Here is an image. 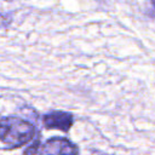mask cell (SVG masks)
Here are the masks:
<instances>
[{
  "instance_id": "obj_1",
  "label": "cell",
  "mask_w": 155,
  "mask_h": 155,
  "mask_svg": "<svg viewBox=\"0 0 155 155\" xmlns=\"http://www.w3.org/2000/svg\"><path fill=\"white\" fill-rule=\"evenodd\" d=\"M35 136V127L19 117L7 116L0 120V140L8 149L18 148L31 140Z\"/></svg>"
},
{
  "instance_id": "obj_4",
  "label": "cell",
  "mask_w": 155,
  "mask_h": 155,
  "mask_svg": "<svg viewBox=\"0 0 155 155\" xmlns=\"http://www.w3.org/2000/svg\"><path fill=\"white\" fill-rule=\"evenodd\" d=\"M151 4H153V6L155 7V0H151Z\"/></svg>"
},
{
  "instance_id": "obj_2",
  "label": "cell",
  "mask_w": 155,
  "mask_h": 155,
  "mask_svg": "<svg viewBox=\"0 0 155 155\" xmlns=\"http://www.w3.org/2000/svg\"><path fill=\"white\" fill-rule=\"evenodd\" d=\"M25 155H79V153L75 144L70 140L54 137L29 147L25 150Z\"/></svg>"
},
{
  "instance_id": "obj_3",
  "label": "cell",
  "mask_w": 155,
  "mask_h": 155,
  "mask_svg": "<svg viewBox=\"0 0 155 155\" xmlns=\"http://www.w3.org/2000/svg\"><path fill=\"white\" fill-rule=\"evenodd\" d=\"M42 122L46 128H58L68 132L73 125V115L67 111H52L44 116Z\"/></svg>"
}]
</instances>
